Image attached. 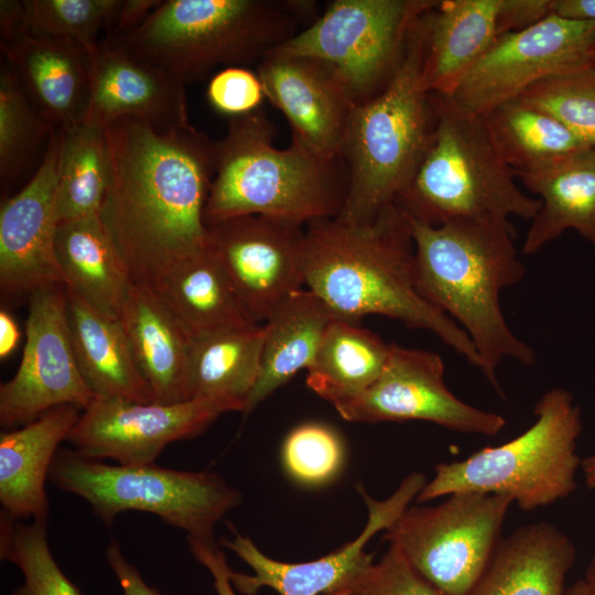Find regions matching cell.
<instances>
[{"instance_id": "cell-11", "label": "cell", "mask_w": 595, "mask_h": 595, "mask_svg": "<svg viewBox=\"0 0 595 595\" xmlns=\"http://www.w3.org/2000/svg\"><path fill=\"white\" fill-rule=\"evenodd\" d=\"M428 1H329L314 22L273 53L327 64L359 104L387 85L402 58L411 25Z\"/></svg>"}, {"instance_id": "cell-8", "label": "cell", "mask_w": 595, "mask_h": 595, "mask_svg": "<svg viewBox=\"0 0 595 595\" xmlns=\"http://www.w3.org/2000/svg\"><path fill=\"white\" fill-rule=\"evenodd\" d=\"M534 423L498 446L483 447L463 461L441 463L416 496L419 502L455 493L507 495L532 511L573 494L581 466L576 447L582 413L573 394L548 390L534 404Z\"/></svg>"}, {"instance_id": "cell-19", "label": "cell", "mask_w": 595, "mask_h": 595, "mask_svg": "<svg viewBox=\"0 0 595 595\" xmlns=\"http://www.w3.org/2000/svg\"><path fill=\"white\" fill-rule=\"evenodd\" d=\"M60 132H51L30 181L0 207V288L10 298L65 281L55 257Z\"/></svg>"}, {"instance_id": "cell-46", "label": "cell", "mask_w": 595, "mask_h": 595, "mask_svg": "<svg viewBox=\"0 0 595 595\" xmlns=\"http://www.w3.org/2000/svg\"><path fill=\"white\" fill-rule=\"evenodd\" d=\"M20 329L13 316L6 310L0 311V357H8L18 346Z\"/></svg>"}, {"instance_id": "cell-48", "label": "cell", "mask_w": 595, "mask_h": 595, "mask_svg": "<svg viewBox=\"0 0 595 595\" xmlns=\"http://www.w3.org/2000/svg\"><path fill=\"white\" fill-rule=\"evenodd\" d=\"M587 595H595V555L592 559L583 580Z\"/></svg>"}, {"instance_id": "cell-21", "label": "cell", "mask_w": 595, "mask_h": 595, "mask_svg": "<svg viewBox=\"0 0 595 595\" xmlns=\"http://www.w3.org/2000/svg\"><path fill=\"white\" fill-rule=\"evenodd\" d=\"M136 118L156 131L191 125L185 85L101 39L90 54V89L82 122L106 127Z\"/></svg>"}, {"instance_id": "cell-12", "label": "cell", "mask_w": 595, "mask_h": 595, "mask_svg": "<svg viewBox=\"0 0 595 595\" xmlns=\"http://www.w3.org/2000/svg\"><path fill=\"white\" fill-rule=\"evenodd\" d=\"M595 63V21L550 13L499 36L450 96L462 110L484 116L553 75Z\"/></svg>"}, {"instance_id": "cell-38", "label": "cell", "mask_w": 595, "mask_h": 595, "mask_svg": "<svg viewBox=\"0 0 595 595\" xmlns=\"http://www.w3.org/2000/svg\"><path fill=\"white\" fill-rule=\"evenodd\" d=\"M519 97L555 117L585 145L595 147V63L540 80Z\"/></svg>"}, {"instance_id": "cell-3", "label": "cell", "mask_w": 595, "mask_h": 595, "mask_svg": "<svg viewBox=\"0 0 595 595\" xmlns=\"http://www.w3.org/2000/svg\"><path fill=\"white\" fill-rule=\"evenodd\" d=\"M407 217L419 293L465 331L479 356L482 374L505 398L497 379L501 361L532 366L537 360L534 349L509 327L500 305L501 291L526 273L512 225L509 219L483 217L431 226Z\"/></svg>"}, {"instance_id": "cell-31", "label": "cell", "mask_w": 595, "mask_h": 595, "mask_svg": "<svg viewBox=\"0 0 595 595\" xmlns=\"http://www.w3.org/2000/svg\"><path fill=\"white\" fill-rule=\"evenodd\" d=\"M263 325L193 339L190 356L191 399L241 411L261 370Z\"/></svg>"}, {"instance_id": "cell-9", "label": "cell", "mask_w": 595, "mask_h": 595, "mask_svg": "<svg viewBox=\"0 0 595 595\" xmlns=\"http://www.w3.org/2000/svg\"><path fill=\"white\" fill-rule=\"evenodd\" d=\"M48 480L83 498L106 527L123 511H144L206 541L214 540L215 524L241 500V494L216 473L154 463L109 465L69 448L55 454Z\"/></svg>"}, {"instance_id": "cell-29", "label": "cell", "mask_w": 595, "mask_h": 595, "mask_svg": "<svg viewBox=\"0 0 595 595\" xmlns=\"http://www.w3.org/2000/svg\"><path fill=\"white\" fill-rule=\"evenodd\" d=\"M337 317L309 289L290 294L264 322L261 370L244 413L248 414L302 369H309Z\"/></svg>"}, {"instance_id": "cell-2", "label": "cell", "mask_w": 595, "mask_h": 595, "mask_svg": "<svg viewBox=\"0 0 595 595\" xmlns=\"http://www.w3.org/2000/svg\"><path fill=\"white\" fill-rule=\"evenodd\" d=\"M304 277L306 289L337 317L358 323L383 315L426 329L479 369L465 331L419 293L411 226L396 203L364 221L334 217L307 224Z\"/></svg>"}, {"instance_id": "cell-15", "label": "cell", "mask_w": 595, "mask_h": 595, "mask_svg": "<svg viewBox=\"0 0 595 595\" xmlns=\"http://www.w3.org/2000/svg\"><path fill=\"white\" fill-rule=\"evenodd\" d=\"M334 408L350 422L421 420L451 431L487 436L498 434L507 424L502 415L462 401L446 387L440 355L394 343L378 379Z\"/></svg>"}, {"instance_id": "cell-43", "label": "cell", "mask_w": 595, "mask_h": 595, "mask_svg": "<svg viewBox=\"0 0 595 595\" xmlns=\"http://www.w3.org/2000/svg\"><path fill=\"white\" fill-rule=\"evenodd\" d=\"M106 556L123 595H161L156 588L149 586L144 582L138 569L126 559L120 544L116 540L110 541L108 544Z\"/></svg>"}, {"instance_id": "cell-27", "label": "cell", "mask_w": 595, "mask_h": 595, "mask_svg": "<svg viewBox=\"0 0 595 595\" xmlns=\"http://www.w3.org/2000/svg\"><path fill=\"white\" fill-rule=\"evenodd\" d=\"M64 288L73 349L95 398L154 402L118 317L104 313Z\"/></svg>"}, {"instance_id": "cell-14", "label": "cell", "mask_w": 595, "mask_h": 595, "mask_svg": "<svg viewBox=\"0 0 595 595\" xmlns=\"http://www.w3.org/2000/svg\"><path fill=\"white\" fill-rule=\"evenodd\" d=\"M206 247L257 324L305 285L302 224L267 215L237 216L207 225Z\"/></svg>"}, {"instance_id": "cell-24", "label": "cell", "mask_w": 595, "mask_h": 595, "mask_svg": "<svg viewBox=\"0 0 595 595\" xmlns=\"http://www.w3.org/2000/svg\"><path fill=\"white\" fill-rule=\"evenodd\" d=\"M83 409L63 404L35 421L0 434V502L15 519L47 521L44 485L62 441H66Z\"/></svg>"}, {"instance_id": "cell-16", "label": "cell", "mask_w": 595, "mask_h": 595, "mask_svg": "<svg viewBox=\"0 0 595 595\" xmlns=\"http://www.w3.org/2000/svg\"><path fill=\"white\" fill-rule=\"evenodd\" d=\"M552 11L553 0H429L419 15L425 90L451 96L499 36Z\"/></svg>"}, {"instance_id": "cell-7", "label": "cell", "mask_w": 595, "mask_h": 595, "mask_svg": "<svg viewBox=\"0 0 595 595\" xmlns=\"http://www.w3.org/2000/svg\"><path fill=\"white\" fill-rule=\"evenodd\" d=\"M419 14L387 85L377 95L356 104L351 112L340 154L348 187L337 217L345 220L370 219L393 204L423 153L432 109L423 84L424 47Z\"/></svg>"}, {"instance_id": "cell-41", "label": "cell", "mask_w": 595, "mask_h": 595, "mask_svg": "<svg viewBox=\"0 0 595 595\" xmlns=\"http://www.w3.org/2000/svg\"><path fill=\"white\" fill-rule=\"evenodd\" d=\"M206 97L218 113L235 118L262 108L267 99L255 69L244 66L220 68L209 78Z\"/></svg>"}, {"instance_id": "cell-28", "label": "cell", "mask_w": 595, "mask_h": 595, "mask_svg": "<svg viewBox=\"0 0 595 595\" xmlns=\"http://www.w3.org/2000/svg\"><path fill=\"white\" fill-rule=\"evenodd\" d=\"M152 288L193 339L261 325L248 315L206 246L176 263Z\"/></svg>"}, {"instance_id": "cell-26", "label": "cell", "mask_w": 595, "mask_h": 595, "mask_svg": "<svg viewBox=\"0 0 595 595\" xmlns=\"http://www.w3.org/2000/svg\"><path fill=\"white\" fill-rule=\"evenodd\" d=\"M574 560V544L556 527L527 524L499 541L468 595H565Z\"/></svg>"}, {"instance_id": "cell-45", "label": "cell", "mask_w": 595, "mask_h": 595, "mask_svg": "<svg viewBox=\"0 0 595 595\" xmlns=\"http://www.w3.org/2000/svg\"><path fill=\"white\" fill-rule=\"evenodd\" d=\"M552 12L567 19L595 21V0H553Z\"/></svg>"}, {"instance_id": "cell-4", "label": "cell", "mask_w": 595, "mask_h": 595, "mask_svg": "<svg viewBox=\"0 0 595 595\" xmlns=\"http://www.w3.org/2000/svg\"><path fill=\"white\" fill-rule=\"evenodd\" d=\"M320 14L307 0H166L129 34L105 40L187 85L216 67H256Z\"/></svg>"}, {"instance_id": "cell-49", "label": "cell", "mask_w": 595, "mask_h": 595, "mask_svg": "<svg viewBox=\"0 0 595 595\" xmlns=\"http://www.w3.org/2000/svg\"><path fill=\"white\" fill-rule=\"evenodd\" d=\"M565 595H587L583 580H578L572 586H570Z\"/></svg>"}, {"instance_id": "cell-42", "label": "cell", "mask_w": 595, "mask_h": 595, "mask_svg": "<svg viewBox=\"0 0 595 595\" xmlns=\"http://www.w3.org/2000/svg\"><path fill=\"white\" fill-rule=\"evenodd\" d=\"M187 541L192 555L210 573L216 595H237L230 581L232 570L219 545L214 540L206 541L187 537Z\"/></svg>"}, {"instance_id": "cell-44", "label": "cell", "mask_w": 595, "mask_h": 595, "mask_svg": "<svg viewBox=\"0 0 595 595\" xmlns=\"http://www.w3.org/2000/svg\"><path fill=\"white\" fill-rule=\"evenodd\" d=\"M162 0H122L113 23L104 39L116 40L137 29Z\"/></svg>"}, {"instance_id": "cell-6", "label": "cell", "mask_w": 595, "mask_h": 595, "mask_svg": "<svg viewBox=\"0 0 595 595\" xmlns=\"http://www.w3.org/2000/svg\"><path fill=\"white\" fill-rule=\"evenodd\" d=\"M430 101L432 120L423 153L394 203L431 226L458 218L532 219L541 201L519 188L483 117L462 110L450 96L430 94Z\"/></svg>"}, {"instance_id": "cell-20", "label": "cell", "mask_w": 595, "mask_h": 595, "mask_svg": "<svg viewBox=\"0 0 595 595\" xmlns=\"http://www.w3.org/2000/svg\"><path fill=\"white\" fill-rule=\"evenodd\" d=\"M255 71L266 98L289 122L292 142L323 158H342L356 106L342 77L318 60L273 52Z\"/></svg>"}, {"instance_id": "cell-40", "label": "cell", "mask_w": 595, "mask_h": 595, "mask_svg": "<svg viewBox=\"0 0 595 595\" xmlns=\"http://www.w3.org/2000/svg\"><path fill=\"white\" fill-rule=\"evenodd\" d=\"M324 595H444L390 547L378 562L374 558L345 582Z\"/></svg>"}, {"instance_id": "cell-34", "label": "cell", "mask_w": 595, "mask_h": 595, "mask_svg": "<svg viewBox=\"0 0 595 595\" xmlns=\"http://www.w3.org/2000/svg\"><path fill=\"white\" fill-rule=\"evenodd\" d=\"M58 132V224L98 217L109 174L106 127L80 122L68 131Z\"/></svg>"}, {"instance_id": "cell-36", "label": "cell", "mask_w": 595, "mask_h": 595, "mask_svg": "<svg viewBox=\"0 0 595 595\" xmlns=\"http://www.w3.org/2000/svg\"><path fill=\"white\" fill-rule=\"evenodd\" d=\"M0 558L17 565L24 578L11 595H83L52 555L47 521L24 523L1 510Z\"/></svg>"}, {"instance_id": "cell-35", "label": "cell", "mask_w": 595, "mask_h": 595, "mask_svg": "<svg viewBox=\"0 0 595 595\" xmlns=\"http://www.w3.org/2000/svg\"><path fill=\"white\" fill-rule=\"evenodd\" d=\"M52 126L25 93L17 73L7 63L0 72V180L13 183L34 161L48 140Z\"/></svg>"}, {"instance_id": "cell-5", "label": "cell", "mask_w": 595, "mask_h": 595, "mask_svg": "<svg viewBox=\"0 0 595 595\" xmlns=\"http://www.w3.org/2000/svg\"><path fill=\"white\" fill-rule=\"evenodd\" d=\"M263 109L230 118L215 142V175L205 206L206 226L242 215L307 224L337 217L348 178L342 158L327 159L295 142L275 148Z\"/></svg>"}, {"instance_id": "cell-18", "label": "cell", "mask_w": 595, "mask_h": 595, "mask_svg": "<svg viewBox=\"0 0 595 595\" xmlns=\"http://www.w3.org/2000/svg\"><path fill=\"white\" fill-rule=\"evenodd\" d=\"M425 484L423 474L412 473L385 500L374 499L364 486L357 485V491L368 509L365 528L353 541L313 561H277L262 553L250 538L239 533L231 540L223 539V545L235 552L253 571V574L231 571L234 588L242 595H256L263 587L279 595H324L333 591L374 558L364 551L365 545L377 532L387 530L399 518Z\"/></svg>"}, {"instance_id": "cell-17", "label": "cell", "mask_w": 595, "mask_h": 595, "mask_svg": "<svg viewBox=\"0 0 595 595\" xmlns=\"http://www.w3.org/2000/svg\"><path fill=\"white\" fill-rule=\"evenodd\" d=\"M225 412L219 404L203 399L163 404L95 398L66 441L88 458H111L120 465L153 464L166 445L198 435Z\"/></svg>"}, {"instance_id": "cell-13", "label": "cell", "mask_w": 595, "mask_h": 595, "mask_svg": "<svg viewBox=\"0 0 595 595\" xmlns=\"http://www.w3.org/2000/svg\"><path fill=\"white\" fill-rule=\"evenodd\" d=\"M26 340L14 376L0 386V424L26 425L63 404L83 410L95 399L73 349L64 285L48 286L29 298Z\"/></svg>"}, {"instance_id": "cell-25", "label": "cell", "mask_w": 595, "mask_h": 595, "mask_svg": "<svg viewBox=\"0 0 595 595\" xmlns=\"http://www.w3.org/2000/svg\"><path fill=\"white\" fill-rule=\"evenodd\" d=\"M516 176L541 201L522 245L524 255L538 252L569 229L595 249V147Z\"/></svg>"}, {"instance_id": "cell-23", "label": "cell", "mask_w": 595, "mask_h": 595, "mask_svg": "<svg viewBox=\"0 0 595 595\" xmlns=\"http://www.w3.org/2000/svg\"><path fill=\"white\" fill-rule=\"evenodd\" d=\"M118 320L154 402L173 404L191 400L193 338L159 293L150 285L132 282Z\"/></svg>"}, {"instance_id": "cell-30", "label": "cell", "mask_w": 595, "mask_h": 595, "mask_svg": "<svg viewBox=\"0 0 595 595\" xmlns=\"http://www.w3.org/2000/svg\"><path fill=\"white\" fill-rule=\"evenodd\" d=\"M55 257L66 288L118 317L132 280L99 216L60 223Z\"/></svg>"}, {"instance_id": "cell-39", "label": "cell", "mask_w": 595, "mask_h": 595, "mask_svg": "<svg viewBox=\"0 0 595 595\" xmlns=\"http://www.w3.org/2000/svg\"><path fill=\"white\" fill-rule=\"evenodd\" d=\"M282 464L288 475L304 486H322L340 472L345 450L333 429L307 422L289 432L281 450Z\"/></svg>"}, {"instance_id": "cell-10", "label": "cell", "mask_w": 595, "mask_h": 595, "mask_svg": "<svg viewBox=\"0 0 595 595\" xmlns=\"http://www.w3.org/2000/svg\"><path fill=\"white\" fill-rule=\"evenodd\" d=\"M512 502L507 495L455 493L436 506L407 508L383 540L444 595H468L500 541Z\"/></svg>"}, {"instance_id": "cell-22", "label": "cell", "mask_w": 595, "mask_h": 595, "mask_svg": "<svg viewBox=\"0 0 595 595\" xmlns=\"http://www.w3.org/2000/svg\"><path fill=\"white\" fill-rule=\"evenodd\" d=\"M7 63L53 129L68 131L85 116L90 89V54L82 46L21 32L0 42Z\"/></svg>"}, {"instance_id": "cell-1", "label": "cell", "mask_w": 595, "mask_h": 595, "mask_svg": "<svg viewBox=\"0 0 595 595\" xmlns=\"http://www.w3.org/2000/svg\"><path fill=\"white\" fill-rule=\"evenodd\" d=\"M108 184L99 218L133 283L154 286L205 248L215 142L192 125L160 132L136 118L106 126Z\"/></svg>"}, {"instance_id": "cell-47", "label": "cell", "mask_w": 595, "mask_h": 595, "mask_svg": "<svg viewBox=\"0 0 595 595\" xmlns=\"http://www.w3.org/2000/svg\"><path fill=\"white\" fill-rule=\"evenodd\" d=\"M581 467L587 487L595 490V454L582 459Z\"/></svg>"}, {"instance_id": "cell-37", "label": "cell", "mask_w": 595, "mask_h": 595, "mask_svg": "<svg viewBox=\"0 0 595 595\" xmlns=\"http://www.w3.org/2000/svg\"><path fill=\"white\" fill-rule=\"evenodd\" d=\"M22 31L75 43L91 54L122 0H22Z\"/></svg>"}, {"instance_id": "cell-33", "label": "cell", "mask_w": 595, "mask_h": 595, "mask_svg": "<svg viewBox=\"0 0 595 595\" xmlns=\"http://www.w3.org/2000/svg\"><path fill=\"white\" fill-rule=\"evenodd\" d=\"M480 117L498 154L515 175L587 147L555 117L520 97Z\"/></svg>"}, {"instance_id": "cell-32", "label": "cell", "mask_w": 595, "mask_h": 595, "mask_svg": "<svg viewBox=\"0 0 595 595\" xmlns=\"http://www.w3.org/2000/svg\"><path fill=\"white\" fill-rule=\"evenodd\" d=\"M390 350L391 344L358 323L335 318L307 369L306 385L334 407L369 388L381 375Z\"/></svg>"}]
</instances>
